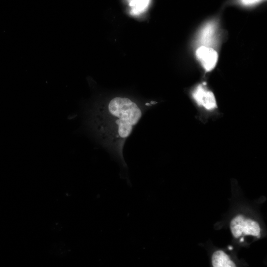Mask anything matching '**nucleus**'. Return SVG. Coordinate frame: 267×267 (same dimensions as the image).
<instances>
[{"label":"nucleus","mask_w":267,"mask_h":267,"mask_svg":"<svg viewBox=\"0 0 267 267\" xmlns=\"http://www.w3.org/2000/svg\"><path fill=\"white\" fill-rule=\"evenodd\" d=\"M231 233L235 237L245 235H251L259 237L260 228L258 223L250 219L245 220L244 218L239 215L232 220L230 222Z\"/></svg>","instance_id":"nucleus-2"},{"label":"nucleus","mask_w":267,"mask_h":267,"mask_svg":"<svg viewBox=\"0 0 267 267\" xmlns=\"http://www.w3.org/2000/svg\"><path fill=\"white\" fill-rule=\"evenodd\" d=\"M191 95L198 106L207 110H213L217 108L215 95L208 89L205 83L196 86L191 92Z\"/></svg>","instance_id":"nucleus-3"},{"label":"nucleus","mask_w":267,"mask_h":267,"mask_svg":"<svg viewBox=\"0 0 267 267\" xmlns=\"http://www.w3.org/2000/svg\"><path fill=\"white\" fill-rule=\"evenodd\" d=\"M150 0H128L131 13L134 15L143 12L148 7Z\"/></svg>","instance_id":"nucleus-7"},{"label":"nucleus","mask_w":267,"mask_h":267,"mask_svg":"<svg viewBox=\"0 0 267 267\" xmlns=\"http://www.w3.org/2000/svg\"><path fill=\"white\" fill-rule=\"evenodd\" d=\"M228 249L229 250H232L233 249V247L231 246H228Z\"/></svg>","instance_id":"nucleus-9"},{"label":"nucleus","mask_w":267,"mask_h":267,"mask_svg":"<svg viewBox=\"0 0 267 267\" xmlns=\"http://www.w3.org/2000/svg\"><path fill=\"white\" fill-rule=\"evenodd\" d=\"M212 262L214 267H235L236 266L230 260L229 256L222 250L217 251L213 253Z\"/></svg>","instance_id":"nucleus-6"},{"label":"nucleus","mask_w":267,"mask_h":267,"mask_svg":"<svg viewBox=\"0 0 267 267\" xmlns=\"http://www.w3.org/2000/svg\"><path fill=\"white\" fill-rule=\"evenodd\" d=\"M264 0H238L239 2L243 6H251L255 5Z\"/></svg>","instance_id":"nucleus-8"},{"label":"nucleus","mask_w":267,"mask_h":267,"mask_svg":"<svg viewBox=\"0 0 267 267\" xmlns=\"http://www.w3.org/2000/svg\"><path fill=\"white\" fill-rule=\"evenodd\" d=\"M218 26L214 21L206 23L199 31L197 43L199 46L212 47L217 42Z\"/></svg>","instance_id":"nucleus-5"},{"label":"nucleus","mask_w":267,"mask_h":267,"mask_svg":"<svg viewBox=\"0 0 267 267\" xmlns=\"http://www.w3.org/2000/svg\"><path fill=\"white\" fill-rule=\"evenodd\" d=\"M90 122L101 139L116 146L121 156L126 139L142 116V111L134 101L127 97H116L106 105L92 109Z\"/></svg>","instance_id":"nucleus-1"},{"label":"nucleus","mask_w":267,"mask_h":267,"mask_svg":"<svg viewBox=\"0 0 267 267\" xmlns=\"http://www.w3.org/2000/svg\"><path fill=\"white\" fill-rule=\"evenodd\" d=\"M195 56L204 70L211 71L217 65L218 60L217 51L212 47L199 46L195 51Z\"/></svg>","instance_id":"nucleus-4"},{"label":"nucleus","mask_w":267,"mask_h":267,"mask_svg":"<svg viewBox=\"0 0 267 267\" xmlns=\"http://www.w3.org/2000/svg\"><path fill=\"white\" fill-rule=\"evenodd\" d=\"M243 240H244V238H243V237H242V238L240 239V242H242V241H243Z\"/></svg>","instance_id":"nucleus-10"}]
</instances>
